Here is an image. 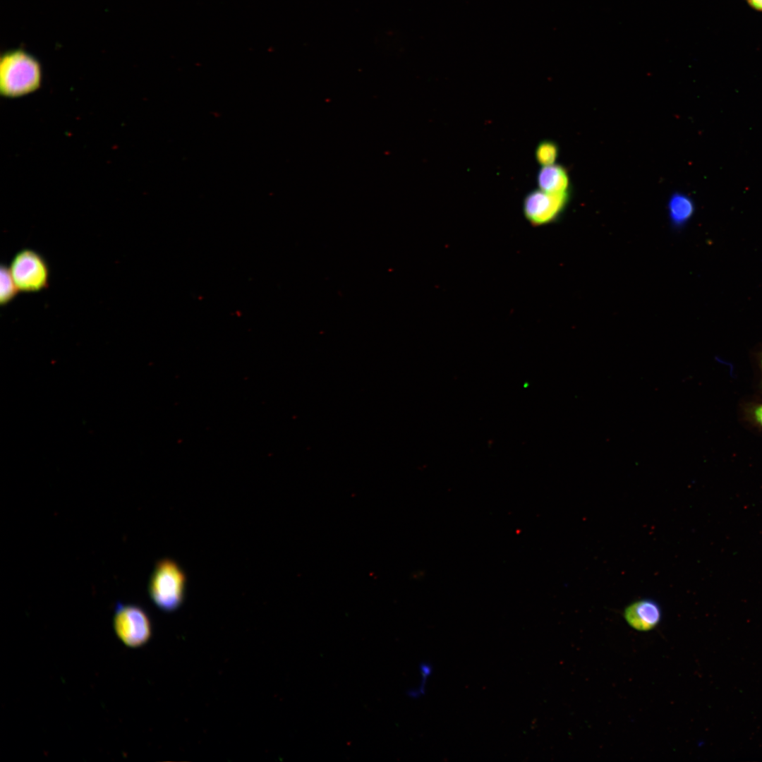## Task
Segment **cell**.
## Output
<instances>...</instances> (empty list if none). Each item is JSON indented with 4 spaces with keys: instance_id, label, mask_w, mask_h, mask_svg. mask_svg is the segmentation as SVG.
I'll list each match as a JSON object with an SVG mask.
<instances>
[{
    "instance_id": "30bf717a",
    "label": "cell",
    "mask_w": 762,
    "mask_h": 762,
    "mask_svg": "<svg viewBox=\"0 0 762 762\" xmlns=\"http://www.w3.org/2000/svg\"><path fill=\"white\" fill-rule=\"evenodd\" d=\"M20 292L10 271L9 266L1 264L0 268V304H9Z\"/></svg>"
},
{
    "instance_id": "9c48e42d",
    "label": "cell",
    "mask_w": 762,
    "mask_h": 762,
    "mask_svg": "<svg viewBox=\"0 0 762 762\" xmlns=\"http://www.w3.org/2000/svg\"><path fill=\"white\" fill-rule=\"evenodd\" d=\"M739 418L744 427L762 435V398L754 396L742 401L739 406Z\"/></svg>"
},
{
    "instance_id": "7c38bea8",
    "label": "cell",
    "mask_w": 762,
    "mask_h": 762,
    "mask_svg": "<svg viewBox=\"0 0 762 762\" xmlns=\"http://www.w3.org/2000/svg\"><path fill=\"white\" fill-rule=\"evenodd\" d=\"M751 365L754 372V380L756 394L754 396L762 398V345L759 346L752 353Z\"/></svg>"
},
{
    "instance_id": "52a82bcc",
    "label": "cell",
    "mask_w": 762,
    "mask_h": 762,
    "mask_svg": "<svg viewBox=\"0 0 762 762\" xmlns=\"http://www.w3.org/2000/svg\"><path fill=\"white\" fill-rule=\"evenodd\" d=\"M539 189L551 193H569V178L566 169L558 164L543 166L537 175Z\"/></svg>"
},
{
    "instance_id": "7a4b0ae2",
    "label": "cell",
    "mask_w": 762,
    "mask_h": 762,
    "mask_svg": "<svg viewBox=\"0 0 762 762\" xmlns=\"http://www.w3.org/2000/svg\"><path fill=\"white\" fill-rule=\"evenodd\" d=\"M186 577L181 567L171 559L157 562L148 583L152 602L163 611L171 612L182 604L186 591Z\"/></svg>"
},
{
    "instance_id": "3957f363",
    "label": "cell",
    "mask_w": 762,
    "mask_h": 762,
    "mask_svg": "<svg viewBox=\"0 0 762 762\" xmlns=\"http://www.w3.org/2000/svg\"><path fill=\"white\" fill-rule=\"evenodd\" d=\"M9 269L20 292L37 293L49 286L48 263L33 249L23 248L18 251L11 261Z\"/></svg>"
},
{
    "instance_id": "277c9868",
    "label": "cell",
    "mask_w": 762,
    "mask_h": 762,
    "mask_svg": "<svg viewBox=\"0 0 762 762\" xmlns=\"http://www.w3.org/2000/svg\"><path fill=\"white\" fill-rule=\"evenodd\" d=\"M113 627L119 640L129 648L143 646L152 636V624L148 615L143 608L135 604L116 603Z\"/></svg>"
},
{
    "instance_id": "8fae6325",
    "label": "cell",
    "mask_w": 762,
    "mask_h": 762,
    "mask_svg": "<svg viewBox=\"0 0 762 762\" xmlns=\"http://www.w3.org/2000/svg\"><path fill=\"white\" fill-rule=\"evenodd\" d=\"M559 155L557 145L549 140L540 141L536 146L535 157L538 164L543 166L554 164Z\"/></svg>"
},
{
    "instance_id": "ba28073f",
    "label": "cell",
    "mask_w": 762,
    "mask_h": 762,
    "mask_svg": "<svg viewBox=\"0 0 762 762\" xmlns=\"http://www.w3.org/2000/svg\"><path fill=\"white\" fill-rule=\"evenodd\" d=\"M668 214L672 225L682 227L691 218L695 206L693 200L682 193H675L668 202Z\"/></svg>"
},
{
    "instance_id": "8992f818",
    "label": "cell",
    "mask_w": 762,
    "mask_h": 762,
    "mask_svg": "<svg viewBox=\"0 0 762 762\" xmlns=\"http://www.w3.org/2000/svg\"><path fill=\"white\" fill-rule=\"evenodd\" d=\"M661 609L659 605L651 599H641L629 605L624 610V617L627 624L640 631L654 629L661 620Z\"/></svg>"
},
{
    "instance_id": "4fadbf2b",
    "label": "cell",
    "mask_w": 762,
    "mask_h": 762,
    "mask_svg": "<svg viewBox=\"0 0 762 762\" xmlns=\"http://www.w3.org/2000/svg\"><path fill=\"white\" fill-rule=\"evenodd\" d=\"M746 1L753 9L762 12V0H746Z\"/></svg>"
},
{
    "instance_id": "5b68a950",
    "label": "cell",
    "mask_w": 762,
    "mask_h": 762,
    "mask_svg": "<svg viewBox=\"0 0 762 762\" xmlns=\"http://www.w3.org/2000/svg\"><path fill=\"white\" fill-rule=\"evenodd\" d=\"M569 198V193H551L540 189L531 190L523 200V214L531 226H545L560 218Z\"/></svg>"
},
{
    "instance_id": "6da1fadb",
    "label": "cell",
    "mask_w": 762,
    "mask_h": 762,
    "mask_svg": "<svg viewBox=\"0 0 762 762\" xmlns=\"http://www.w3.org/2000/svg\"><path fill=\"white\" fill-rule=\"evenodd\" d=\"M42 68L39 60L23 49L4 52L0 58V94L9 99L22 97L37 91L42 84Z\"/></svg>"
}]
</instances>
